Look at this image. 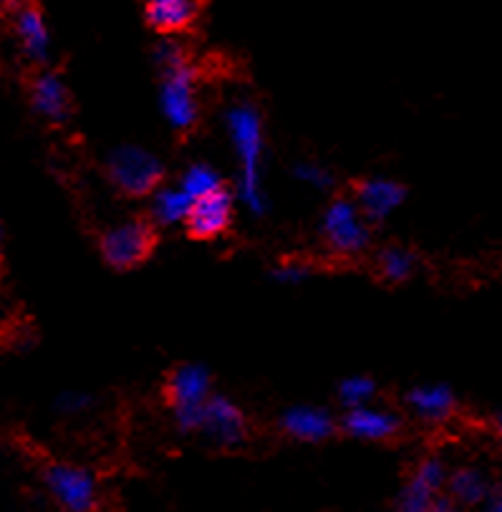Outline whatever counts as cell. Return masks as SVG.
<instances>
[{
    "label": "cell",
    "instance_id": "cell-26",
    "mask_svg": "<svg viewBox=\"0 0 502 512\" xmlns=\"http://www.w3.org/2000/svg\"><path fill=\"white\" fill-rule=\"evenodd\" d=\"M492 424H495L497 434H500V437H502V407L497 409V412H495V417H492Z\"/></svg>",
    "mask_w": 502,
    "mask_h": 512
},
{
    "label": "cell",
    "instance_id": "cell-24",
    "mask_svg": "<svg viewBox=\"0 0 502 512\" xmlns=\"http://www.w3.org/2000/svg\"><path fill=\"white\" fill-rule=\"evenodd\" d=\"M308 278H311V268L306 263H301V260H286V263H281L273 270L275 283H281V286L288 288L301 286Z\"/></svg>",
    "mask_w": 502,
    "mask_h": 512
},
{
    "label": "cell",
    "instance_id": "cell-1",
    "mask_svg": "<svg viewBox=\"0 0 502 512\" xmlns=\"http://www.w3.org/2000/svg\"><path fill=\"white\" fill-rule=\"evenodd\" d=\"M225 129L238 157V182H235V202L250 215L260 217L268 210V195L263 185L265 159V129L260 111L250 101H235L225 111Z\"/></svg>",
    "mask_w": 502,
    "mask_h": 512
},
{
    "label": "cell",
    "instance_id": "cell-9",
    "mask_svg": "<svg viewBox=\"0 0 502 512\" xmlns=\"http://www.w3.org/2000/svg\"><path fill=\"white\" fill-rule=\"evenodd\" d=\"M200 432H205V437L217 447H238L248 437V422L243 409L233 399L212 394L202 414Z\"/></svg>",
    "mask_w": 502,
    "mask_h": 512
},
{
    "label": "cell",
    "instance_id": "cell-17",
    "mask_svg": "<svg viewBox=\"0 0 502 512\" xmlns=\"http://www.w3.org/2000/svg\"><path fill=\"white\" fill-rule=\"evenodd\" d=\"M407 404L422 422H447L457 409L455 391L447 384H419L407 394Z\"/></svg>",
    "mask_w": 502,
    "mask_h": 512
},
{
    "label": "cell",
    "instance_id": "cell-29",
    "mask_svg": "<svg viewBox=\"0 0 502 512\" xmlns=\"http://www.w3.org/2000/svg\"><path fill=\"white\" fill-rule=\"evenodd\" d=\"M0 248H3V227H0Z\"/></svg>",
    "mask_w": 502,
    "mask_h": 512
},
{
    "label": "cell",
    "instance_id": "cell-8",
    "mask_svg": "<svg viewBox=\"0 0 502 512\" xmlns=\"http://www.w3.org/2000/svg\"><path fill=\"white\" fill-rule=\"evenodd\" d=\"M447 467L439 457H427L417 465L397 500V512H432L439 502V492L447 485Z\"/></svg>",
    "mask_w": 502,
    "mask_h": 512
},
{
    "label": "cell",
    "instance_id": "cell-28",
    "mask_svg": "<svg viewBox=\"0 0 502 512\" xmlns=\"http://www.w3.org/2000/svg\"><path fill=\"white\" fill-rule=\"evenodd\" d=\"M490 512H502V492H500V495H497V500L492 502V510Z\"/></svg>",
    "mask_w": 502,
    "mask_h": 512
},
{
    "label": "cell",
    "instance_id": "cell-14",
    "mask_svg": "<svg viewBox=\"0 0 502 512\" xmlns=\"http://www.w3.org/2000/svg\"><path fill=\"white\" fill-rule=\"evenodd\" d=\"M344 429L349 437L361 439V442H384L399 432V417L384 407L366 404V407L346 412Z\"/></svg>",
    "mask_w": 502,
    "mask_h": 512
},
{
    "label": "cell",
    "instance_id": "cell-25",
    "mask_svg": "<svg viewBox=\"0 0 502 512\" xmlns=\"http://www.w3.org/2000/svg\"><path fill=\"white\" fill-rule=\"evenodd\" d=\"M59 412L69 414V417H76V414H84L86 409L91 407V396L81 394V391H66V394L59 396Z\"/></svg>",
    "mask_w": 502,
    "mask_h": 512
},
{
    "label": "cell",
    "instance_id": "cell-23",
    "mask_svg": "<svg viewBox=\"0 0 502 512\" xmlns=\"http://www.w3.org/2000/svg\"><path fill=\"white\" fill-rule=\"evenodd\" d=\"M293 177H296L301 185L311 187V190H316V192H328L333 187L331 172H328L323 164L311 162V159H303V162H298L296 167H293Z\"/></svg>",
    "mask_w": 502,
    "mask_h": 512
},
{
    "label": "cell",
    "instance_id": "cell-20",
    "mask_svg": "<svg viewBox=\"0 0 502 512\" xmlns=\"http://www.w3.org/2000/svg\"><path fill=\"white\" fill-rule=\"evenodd\" d=\"M177 185L192 197V200H200V197L212 195V192L222 190V175L217 172V167H212L210 162H192L190 167L182 172L180 182Z\"/></svg>",
    "mask_w": 502,
    "mask_h": 512
},
{
    "label": "cell",
    "instance_id": "cell-21",
    "mask_svg": "<svg viewBox=\"0 0 502 512\" xmlns=\"http://www.w3.org/2000/svg\"><path fill=\"white\" fill-rule=\"evenodd\" d=\"M376 268H379L381 278L389 283H404L412 278L414 268H417V255L402 245H389L376 258Z\"/></svg>",
    "mask_w": 502,
    "mask_h": 512
},
{
    "label": "cell",
    "instance_id": "cell-18",
    "mask_svg": "<svg viewBox=\"0 0 502 512\" xmlns=\"http://www.w3.org/2000/svg\"><path fill=\"white\" fill-rule=\"evenodd\" d=\"M192 197L180 185H159L152 192V220L157 225H185L192 210Z\"/></svg>",
    "mask_w": 502,
    "mask_h": 512
},
{
    "label": "cell",
    "instance_id": "cell-10",
    "mask_svg": "<svg viewBox=\"0 0 502 512\" xmlns=\"http://www.w3.org/2000/svg\"><path fill=\"white\" fill-rule=\"evenodd\" d=\"M233 215H235V195H230V192L222 187V190L192 202V210H190V217H187L185 227L192 238L212 240V238H220V235L233 225Z\"/></svg>",
    "mask_w": 502,
    "mask_h": 512
},
{
    "label": "cell",
    "instance_id": "cell-15",
    "mask_svg": "<svg viewBox=\"0 0 502 512\" xmlns=\"http://www.w3.org/2000/svg\"><path fill=\"white\" fill-rule=\"evenodd\" d=\"M200 8L202 0H144V18L149 28L172 36L187 31L200 16Z\"/></svg>",
    "mask_w": 502,
    "mask_h": 512
},
{
    "label": "cell",
    "instance_id": "cell-5",
    "mask_svg": "<svg viewBox=\"0 0 502 512\" xmlns=\"http://www.w3.org/2000/svg\"><path fill=\"white\" fill-rule=\"evenodd\" d=\"M321 235L328 248L339 255H359L369 248L371 227L354 200L339 197L321 217Z\"/></svg>",
    "mask_w": 502,
    "mask_h": 512
},
{
    "label": "cell",
    "instance_id": "cell-2",
    "mask_svg": "<svg viewBox=\"0 0 502 512\" xmlns=\"http://www.w3.org/2000/svg\"><path fill=\"white\" fill-rule=\"evenodd\" d=\"M159 69H162V84H159V109L164 122L177 132H187L195 127L200 117V96H197V74L187 61L185 48L177 41L167 38L154 51Z\"/></svg>",
    "mask_w": 502,
    "mask_h": 512
},
{
    "label": "cell",
    "instance_id": "cell-12",
    "mask_svg": "<svg viewBox=\"0 0 502 512\" xmlns=\"http://www.w3.org/2000/svg\"><path fill=\"white\" fill-rule=\"evenodd\" d=\"M281 427L288 437L313 444L326 442L336 432V419L328 409L316 407V404H296L283 412Z\"/></svg>",
    "mask_w": 502,
    "mask_h": 512
},
{
    "label": "cell",
    "instance_id": "cell-22",
    "mask_svg": "<svg viewBox=\"0 0 502 512\" xmlns=\"http://www.w3.org/2000/svg\"><path fill=\"white\" fill-rule=\"evenodd\" d=\"M376 396V381L369 376H349L339 384V402L344 404L346 412L349 409L366 407V404H374Z\"/></svg>",
    "mask_w": 502,
    "mask_h": 512
},
{
    "label": "cell",
    "instance_id": "cell-19",
    "mask_svg": "<svg viewBox=\"0 0 502 512\" xmlns=\"http://www.w3.org/2000/svg\"><path fill=\"white\" fill-rule=\"evenodd\" d=\"M447 490L462 505H480L490 495V480L480 467L467 465L447 475Z\"/></svg>",
    "mask_w": 502,
    "mask_h": 512
},
{
    "label": "cell",
    "instance_id": "cell-16",
    "mask_svg": "<svg viewBox=\"0 0 502 512\" xmlns=\"http://www.w3.org/2000/svg\"><path fill=\"white\" fill-rule=\"evenodd\" d=\"M31 104L48 122H64L71 109L69 86L56 71H43L31 84Z\"/></svg>",
    "mask_w": 502,
    "mask_h": 512
},
{
    "label": "cell",
    "instance_id": "cell-6",
    "mask_svg": "<svg viewBox=\"0 0 502 512\" xmlns=\"http://www.w3.org/2000/svg\"><path fill=\"white\" fill-rule=\"evenodd\" d=\"M46 490L64 512H96L99 482L94 472L71 462H53L43 472Z\"/></svg>",
    "mask_w": 502,
    "mask_h": 512
},
{
    "label": "cell",
    "instance_id": "cell-7",
    "mask_svg": "<svg viewBox=\"0 0 502 512\" xmlns=\"http://www.w3.org/2000/svg\"><path fill=\"white\" fill-rule=\"evenodd\" d=\"M99 248L111 268L129 270L147 260V255L152 253L154 233L144 220H124L111 225L101 235Z\"/></svg>",
    "mask_w": 502,
    "mask_h": 512
},
{
    "label": "cell",
    "instance_id": "cell-4",
    "mask_svg": "<svg viewBox=\"0 0 502 512\" xmlns=\"http://www.w3.org/2000/svg\"><path fill=\"white\" fill-rule=\"evenodd\" d=\"M106 175L111 185L129 197L152 195L164 177V164L149 149L137 144H124L117 147L106 159Z\"/></svg>",
    "mask_w": 502,
    "mask_h": 512
},
{
    "label": "cell",
    "instance_id": "cell-27",
    "mask_svg": "<svg viewBox=\"0 0 502 512\" xmlns=\"http://www.w3.org/2000/svg\"><path fill=\"white\" fill-rule=\"evenodd\" d=\"M432 512H455V510H452V507L447 505V502H437V507H434Z\"/></svg>",
    "mask_w": 502,
    "mask_h": 512
},
{
    "label": "cell",
    "instance_id": "cell-13",
    "mask_svg": "<svg viewBox=\"0 0 502 512\" xmlns=\"http://www.w3.org/2000/svg\"><path fill=\"white\" fill-rule=\"evenodd\" d=\"M13 28H16V38L21 43L23 56L36 61V64H43L48 59V53H51V33H48L41 8L33 6V3L16 6Z\"/></svg>",
    "mask_w": 502,
    "mask_h": 512
},
{
    "label": "cell",
    "instance_id": "cell-11",
    "mask_svg": "<svg viewBox=\"0 0 502 512\" xmlns=\"http://www.w3.org/2000/svg\"><path fill=\"white\" fill-rule=\"evenodd\" d=\"M407 190L389 177H366L356 187V207L369 222H384L404 205Z\"/></svg>",
    "mask_w": 502,
    "mask_h": 512
},
{
    "label": "cell",
    "instance_id": "cell-3",
    "mask_svg": "<svg viewBox=\"0 0 502 512\" xmlns=\"http://www.w3.org/2000/svg\"><path fill=\"white\" fill-rule=\"evenodd\" d=\"M212 396V374L202 364H182L172 371L167 399L180 432H200L202 414Z\"/></svg>",
    "mask_w": 502,
    "mask_h": 512
}]
</instances>
